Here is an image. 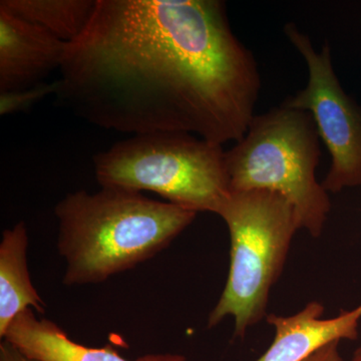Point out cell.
I'll return each instance as SVG.
<instances>
[{
    "instance_id": "8",
    "label": "cell",
    "mask_w": 361,
    "mask_h": 361,
    "mask_svg": "<svg viewBox=\"0 0 361 361\" xmlns=\"http://www.w3.org/2000/svg\"><path fill=\"white\" fill-rule=\"evenodd\" d=\"M323 314L324 306L311 301L296 314L267 315L275 329L274 341L257 361H303L329 342L357 338L361 304L341 310L336 317L324 319Z\"/></svg>"
},
{
    "instance_id": "2",
    "label": "cell",
    "mask_w": 361,
    "mask_h": 361,
    "mask_svg": "<svg viewBox=\"0 0 361 361\" xmlns=\"http://www.w3.org/2000/svg\"><path fill=\"white\" fill-rule=\"evenodd\" d=\"M63 284H96L157 255L197 213L139 192L102 187L66 195L54 208Z\"/></svg>"
},
{
    "instance_id": "9",
    "label": "cell",
    "mask_w": 361,
    "mask_h": 361,
    "mask_svg": "<svg viewBox=\"0 0 361 361\" xmlns=\"http://www.w3.org/2000/svg\"><path fill=\"white\" fill-rule=\"evenodd\" d=\"M4 341L23 355L39 361H133L111 348H89L71 341L56 323L35 316L32 308L20 313L9 325ZM134 361H186L178 355H149Z\"/></svg>"
},
{
    "instance_id": "15",
    "label": "cell",
    "mask_w": 361,
    "mask_h": 361,
    "mask_svg": "<svg viewBox=\"0 0 361 361\" xmlns=\"http://www.w3.org/2000/svg\"><path fill=\"white\" fill-rule=\"evenodd\" d=\"M350 361H361V345L360 348L356 349L355 353H353V357Z\"/></svg>"
},
{
    "instance_id": "14",
    "label": "cell",
    "mask_w": 361,
    "mask_h": 361,
    "mask_svg": "<svg viewBox=\"0 0 361 361\" xmlns=\"http://www.w3.org/2000/svg\"><path fill=\"white\" fill-rule=\"evenodd\" d=\"M0 361H39L32 360L20 353L18 349L14 348L13 344L6 341H2L0 343Z\"/></svg>"
},
{
    "instance_id": "12",
    "label": "cell",
    "mask_w": 361,
    "mask_h": 361,
    "mask_svg": "<svg viewBox=\"0 0 361 361\" xmlns=\"http://www.w3.org/2000/svg\"><path fill=\"white\" fill-rule=\"evenodd\" d=\"M56 89L58 82L56 80L52 84L44 82L27 89L0 92V115L6 116L30 109L49 94H56Z\"/></svg>"
},
{
    "instance_id": "7",
    "label": "cell",
    "mask_w": 361,
    "mask_h": 361,
    "mask_svg": "<svg viewBox=\"0 0 361 361\" xmlns=\"http://www.w3.org/2000/svg\"><path fill=\"white\" fill-rule=\"evenodd\" d=\"M66 45L0 7V92L44 84L61 70Z\"/></svg>"
},
{
    "instance_id": "4",
    "label": "cell",
    "mask_w": 361,
    "mask_h": 361,
    "mask_svg": "<svg viewBox=\"0 0 361 361\" xmlns=\"http://www.w3.org/2000/svg\"><path fill=\"white\" fill-rule=\"evenodd\" d=\"M218 215L229 230L230 268L207 326L213 329L232 316L234 336L242 338L267 317L271 289L284 269L300 225L291 202L267 190L231 192Z\"/></svg>"
},
{
    "instance_id": "5",
    "label": "cell",
    "mask_w": 361,
    "mask_h": 361,
    "mask_svg": "<svg viewBox=\"0 0 361 361\" xmlns=\"http://www.w3.org/2000/svg\"><path fill=\"white\" fill-rule=\"evenodd\" d=\"M319 135L308 111L282 106L255 116L246 135L226 152L230 191L267 190L288 199L300 229L319 238L330 211L316 180Z\"/></svg>"
},
{
    "instance_id": "11",
    "label": "cell",
    "mask_w": 361,
    "mask_h": 361,
    "mask_svg": "<svg viewBox=\"0 0 361 361\" xmlns=\"http://www.w3.org/2000/svg\"><path fill=\"white\" fill-rule=\"evenodd\" d=\"M97 0H1L0 7L71 44L89 25Z\"/></svg>"
},
{
    "instance_id": "3",
    "label": "cell",
    "mask_w": 361,
    "mask_h": 361,
    "mask_svg": "<svg viewBox=\"0 0 361 361\" xmlns=\"http://www.w3.org/2000/svg\"><path fill=\"white\" fill-rule=\"evenodd\" d=\"M101 187L153 192L186 210L219 213L229 198L222 145L186 133L134 135L94 157Z\"/></svg>"
},
{
    "instance_id": "1",
    "label": "cell",
    "mask_w": 361,
    "mask_h": 361,
    "mask_svg": "<svg viewBox=\"0 0 361 361\" xmlns=\"http://www.w3.org/2000/svg\"><path fill=\"white\" fill-rule=\"evenodd\" d=\"M59 73V101L85 122L222 146L246 135L261 85L217 0H97Z\"/></svg>"
},
{
    "instance_id": "6",
    "label": "cell",
    "mask_w": 361,
    "mask_h": 361,
    "mask_svg": "<svg viewBox=\"0 0 361 361\" xmlns=\"http://www.w3.org/2000/svg\"><path fill=\"white\" fill-rule=\"evenodd\" d=\"M285 32L305 59L308 82L283 106L308 111L320 139L331 155V167L322 183L326 192L361 186V110L342 90L334 68L329 44L317 52L307 35L295 25Z\"/></svg>"
},
{
    "instance_id": "10",
    "label": "cell",
    "mask_w": 361,
    "mask_h": 361,
    "mask_svg": "<svg viewBox=\"0 0 361 361\" xmlns=\"http://www.w3.org/2000/svg\"><path fill=\"white\" fill-rule=\"evenodd\" d=\"M28 235L25 222L2 233L0 242V337L20 313L45 304L33 286L27 265Z\"/></svg>"
},
{
    "instance_id": "13",
    "label": "cell",
    "mask_w": 361,
    "mask_h": 361,
    "mask_svg": "<svg viewBox=\"0 0 361 361\" xmlns=\"http://www.w3.org/2000/svg\"><path fill=\"white\" fill-rule=\"evenodd\" d=\"M338 341L329 342L303 361H344L339 353Z\"/></svg>"
}]
</instances>
